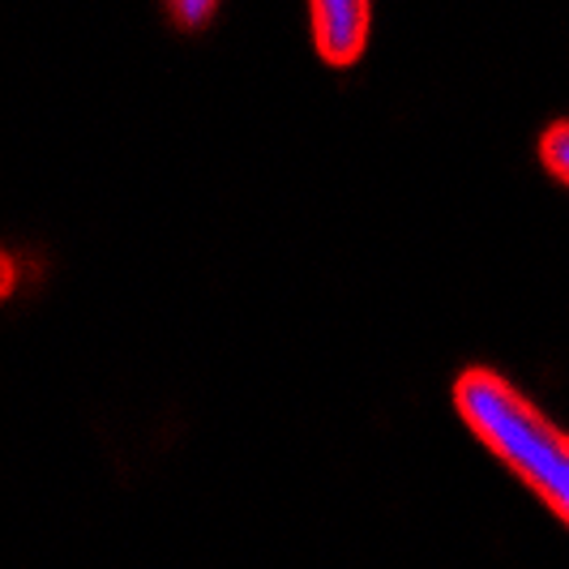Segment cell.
I'll return each mask as SVG.
<instances>
[{
  "label": "cell",
  "mask_w": 569,
  "mask_h": 569,
  "mask_svg": "<svg viewBox=\"0 0 569 569\" xmlns=\"http://www.w3.org/2000/svg\"><path fill=\"white\" fill-rule=\"evenodd\" d=\"M455 407L492 455L522 476L569 527V432L492 369H467L455 381Z\"/></svg>",
  "instance_id": "obj_1"
},
{
  "label": "cell",
  "mask_w": 569,
  "mask_h": 569,
  "mask_svg": "<svg viewBox=\"0 0 569 569\" xmlns=\"http://www.w3.org/2000/svg\"><path fill=\"white\" fill-rule=\"evenodd\" d=\"M309 13H313L317 52L330 64H339V69L356 64L365 43H369V4H360V0H317Z\"/></svg>",
  "instance_id": "obj_2"
},
{
  "label": "cell",
  "mask_w": 569,
  "mask_h": 569,
  "mask_svg": "<svg viewBox=\"0 0 569 569\" xmlns=\"http://www.w3.org/2000/svg\"><path fill=\"white\" fill-rule=\"evenodd\" d=\"M540 159L557 180H566L569 184V120L548 124V133L540 138Z\"/></svg>",
  "instance_id": "obj_3"
}]
</instances>
